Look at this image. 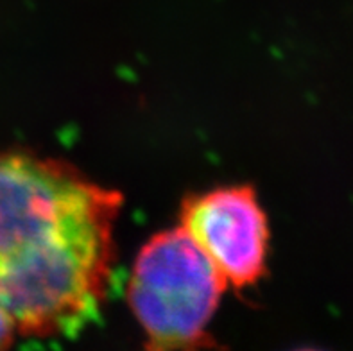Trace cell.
<instances>
[{"mask_svg": "<svg viewBox=\"0 0 353 351\" xmlns=\"http://www.w3.org/2000/svg\"><path fill=\"white\" fill-rule=\"evenodd\" d=\"M122 196L76 167L0 151V305L20 335H72L97 316Z\"/></svg>", "mask_w": 353, "mask_h": 351, "instance_id": "cell-1", "label": "cell"}, {"mask_svg": "<svg viewBox=\"0 0 353 351\" xmlns=\"http://www.w3.org/2000/svg\"><path fill=\"white\" fill-rule=\"evenodd\" d=\"M181 228L201 249L226 285L246 289L264 276L269 226L250 185L219 187L187 196Z\"/></svg>", "mask_w": 353, "mask_h": 351, "instance_id": "cell-3", "label": "cell"}, {"mask_svg": "<svg viewBox=\"0 0 353 351\" xmlns=\"http://www.w3.org/2000/svg\"><path fill=\"white\" fill-rule=\"evenodd\" d=\"M226 281L183 228L152 237L140 249L128 283L134 317L154 350L208 344L206 332Z\"/></svg>", "mask_w": 353, "mask_h": 351, "instance_id": "cell-2", "label": "cell"}, {"mask_svg": "<svg viewBox=\"0 0 353 351\" xmlns=\"http://www.w3.org/2000/svg\"><path fill=\"white\" fill-rule=\"evenodd\" d=\"M14 334H17V330H14L13 321H11L8 312L0 305V350H4V348H8L9 344L13 343Z\"/></svg>", "mask_w": 353, "mask_h": 351, "instance_id": "cell-4", "label": "cell"}]
</instances>
